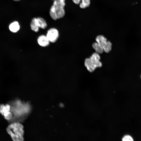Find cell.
<instances>
[{"label": "cell", "instance_id": "13", "mask_svg": "<svg viewBox=\"0 0 141 141\" xmlns=\"http://www.w3.org/2000/svg\"><path fill=\"white\" fill-rule=\"evenodd\" d=\"M122 140L124 141H133V139L130 136L126 135L123 138Z\"/></svg>", "mask_w": 141, "mask_h": 141}, {"label": "cell", "instance_id": "4", "mask_svg": "<svg viewBox=\"0 0 141 141\" xmlns=\"http://www.w3.org/2000/svg\"><path fill=\"white\" fill-rule=\"evenodd\" d=\"M97 42L103 48L104 51L108 53L111 50L112 44L109 41H107V38L102 35L97 36L96 38Z\"/></svg>", "mask_w": 141, "mask_h": 141}, {"label": "cell", "instance_id": "5", "mask_svg": "<svg viewBox=\"0 0 141 141\" xmlns=\"http://www.w3.org/2000/svg\"><path fill=\"white\" fill-rule=\"evenodd\" d=\"M46 36L50 42L54 43L57 40L59 37L58 30L54 28H52L47 31Z\"/></svg>", "mask_w": 141, "mask_h": 141}, {"label": "cell", "instance_id": "15", "mask_svg": "<svg viewBox=\"0 0 141 141\" xmlns=\"http://www.w3.org/2000/svg\"><path fill=\"white\" fill-rule=\"evenodd\" d=\"M14 1H20V0H14Z\"/></svg>", "mask_w": 141, "mask_h": 141}, {"label": "cell", "instance_id": "17", "mask_svg": "<svg viewBox=\"0 0 141 141\" xmlns=\"http://www.w3.org/2000/svg\"><path fill=\"white\" fill-rule=\"evenodd\" d=\"M53 0V1H54V0Z\"/></svg>", "mask_w": 141, "mask_h": 141}, {"label": "cell", "instance_id": "9", "mask_svg": "<svg viewBox=\"0 0 141 141\" xmlns=\"http://www.w3.org/2000/svg\"><path fill=\"white\" fill-rule=\"evenodd\" d=\"M9 28L11 32H16L19 30L20 28V26L18 22L15 21L10 25Z\"/></svg>", "mask_w": 141, "mask_h": 141}, {"label": "cell", "instance_id": "1", "mask_svg": "<svg viewBox=\"0 0 141 141\" xmlns=\"http://www.w3.org/2000/svg\"><path fill=\"white\" fill-rule=\"evenodd\" d=\"M50 11L51 17L54 20L63 17L65 15V0H54Z\"/></svg>", "mask_w": 141, "mask_h": 141}, {"label": "cell", "instance_id": "14", "mask_svg": "<svg viewBox=\"0 0 141 141\" xmlns=\"http://www.w3.org/2000/svg\"><path fill=\"white\" fill-rule=\"evenodd\" d=\"M73 2L76 4H79L81 2V0H72Z\"/></svg>", "mask_w": 141, "mask_h": 141}, {"label": "cell", "instance_id": "8", "mask_svg": "<svg viewBox=\"0 0 141 141\" xmlns=\"http://www.w3.org/2000/svg\"><path fill=\"white\" fill-rule=\"evenodd\" d=\"M30 27L31 30L35 32H38L39 29L37 18H33L30 24Z\"/></svg>", "mask_w": 141, "mask_h": 141}, {"label": "cell", "instance_id": "10", "mask_svg": "<svg viewBox=\"0 0 141 141\" xmlns=\"http://www.w3.org/2000/svg\"><path fill=\"white\" fill-rule=\"evenodd\" d=\"M37 18L39 28L42 29L45 28L47 26V24L45 20L42 17H38Z\"/></svg>", "mask_w": 141, "mask_h": 141}, {"label": "cell", "instance_id": "6", "mask_svg": "<svg viewBox=\"0 0 141 141\" xmlns=\"http://www.w3.org/2000/svg\"><path fill=\"white\" fill-rule=\"evenodd\" d=\"M38 44L42 47H46L48 46L50 42L46 35H41L39 36L37 39Z\"/></svg>", "mask_w": 141, "mask_h": 141}, {"label": "cell", "instance_id": "3", "mask_svg": "<svg viewBox=\"0 0 141 141\" xmlns=\"http://www.w3.org/2000/svg\"><path fill=\"white\" fill-rule=\"evenodd\" d=\"M100 59L99 54L95 52L90 57L85 59V65L89 71L92 72L97 67H100L102 66V63L100 61Z\"/></svg>", "mask_w": 141, "mask_h": 141}, {"label": "cell", "instance_id": "16", "mask_svg": "<svg viewBox=\"0 0 141 141\" xmlns=\"http://www.w3.org/2000/svg\"><path fill=\"white\" fill-rule=\"evenodd\" d=\"M140 78H141V76H140Z\"/></svg>", "mask_w": 141, "mask_h": 141}, {"label": "cell", "instance_id": "7", "mask_svg": "<svg viewBox=\"0 0 141 141\" xmlns=\"http://www.w3.org/2000/svg\"><path fill=\"white\" fill-rule=\"evenodd\" d=\"M10 106L8 104L5 105L1 104L0 105V113L4 116H6L10 112Z\"/></svg>", "mask_w": 141, "mask_h": 141}, {"label": "cell", "instance_id": "2", "mask_svg": "<svg viewBox=\"0 0 141 141\" xmlns=\"http://www.w3.org/2000/svg\"><path fill=\"white\" fill-rule=\"evenodd\" d=\"M6 130L13 140H24V126L18 122L11 124L8 126Z\"/></svg>", "mask_w": 141, "mask_h": 141}, {"label": "cell", "instance_id": "12", "mask_svg": "<svg viewBox=\"0 0 141 141\" xmlns=\"http://www.w3.org/2000/svg\"><path fill=\"white\" fill-rule=\"evenodd\" d=\"M90 3V0H81L79 6L81 9H85L89 6Z\"/></svg>", "mask_w": 141, "mask_h": 141}, {"label": "cell", "instance_id": "11", "mask_svg": "<svg viewBox=\"0 0 141 141\" xmlns=\"http://www.w3.org/2000/svg\"><path fill=\"white\" fill-rule=\"evenodd\" d=\"M92 46L95 50L96 52L99 54H102L104 51L103 48L97 42L93 43Z\"/></svg>", "mask_w": 141, "mask_h": 141}]
</instances>
